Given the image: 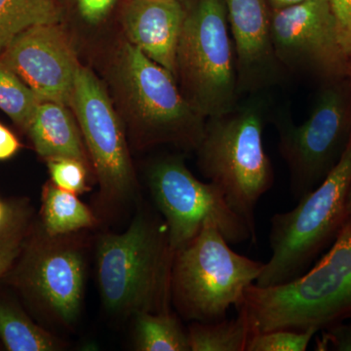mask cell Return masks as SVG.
<instances>
[{"mask_svg": "<svg viewBox=\"0 0 351 351\" xmlns=\"http://www.w3.org/2000/svg\"><path fill=\"white\" fill-rule=\"evenodd\" d=\"M346 80H348V84L351 89V58L348 60V69H346Z\"/></svg>", "mask_w": 351, "mask_h": 351, "instance_id": "33", "label": "cell"}, {"mask_svg": "<svg viewBox=\"0 0 351 351\" xmlns=\"http://www.w3.org/2000/svg\"><path fill=\"white\" fill-rule=\"evenodd\" d=\"M173 253L167 226L138 215L125 232L106 234L97 248L104 304L115 313L169 311Z\"/></svg>", "mask_w": 351, "mask_h": 351, "instance_id": "3", "label": "cell"}, {"mask_svg": "<svg viewBox=\"0 0 351 351\" xmlns=\"http://www.w3.org/2000/svg\"><path fill=\"white\" fill-rule=\"evenodd\" d=\"M71 108L101 191L108 199H124L136 186L125 133L105 87L84 66L78 69Z\"/></svg>", "mask_w": 351, "mask_h": 351, "instance_id": "10", "label": "cell"}, {"mask_svg": "<svg viewBox=\"0 0 351 351\" xmlns=\"http://www.w3.org/2000/svg\"><path fill=\"white\" fill-rule=\"evenodd\" d=\"M304 1H306V0H267L270 10H278V9L295 5V4L302 3Z\"/></svg>", "mask_w": 351, "mask_h": 351, "instance_id": "30", "label": "cell"}, {"mask_svg": "<svg viewBox=\"0 0 351 351\" xmlns=\"http://www.w3.org/2000/svg\"><path fill=\"white\" fill-rule=\"evenodd\" d=\"M265 263L232 250L211 221L184 248L175 252L171 298L184 318L212 322L237 307L245 291L255 284Z\"/></svg>", "mask_w": 351, "mask_h": 351, "instance_id": "6", "label": "cell"}, {"mask_svg": "<svg viewBox=\"0 0 351 351\" xmlns=\"http://www.w3.org/2000/svg\"><path fill=\"white\" fill-rule=\"evenodd\" d=\"M68 108L52 101H41L27 132L36 152L46 160L73 158L87 164L82 132Z\"/></svg>", "mask_w": 351, "mask_h": 351, "instance_id": "16", "label": "cell"}, {"mask_svg": "<svg viewBox=\"0 0 351 351\" xmlns=\"http://www.w3.org/2000/svg\"><path fill=\"white\" fill-rule=\"evenodd\" d=\"M10 219V212L2 201H0V232L6 230L7 223Z\"/></svg>", "mask_w": 351, "mask_h": 351, "instance_id": "31", "label": "cell"}, {"mask_svg": "<svg viewBox=\"0 0 351 351\" xmlns=\"http://www.w3.org/2000/svg\"><path fill=\"white\" fill-rule=\"evenodd\" d=\"M117 0H77L78 11L89 24H99L108 15Z\"/></svg>", "mask_w": 351, "mask_h": 351, "instance_id": "28", "label": "cell"}, {"mask_svg": "<svg viewBox=\"0 0 351 351\" xmlns=\"http://www.w3.org/2000/svg\"><path fill=\"white\" fill-rule=\"evenodd\" d=\"M0 63L19 76L41 101L71 108L80 64L57 24L25 29L0 55Z\"/></svg>", "mask_w": 351, "mask_h": 351, "instance_id": "12", "label": "cell"}, {"mask_svg": "<svg viewBox=\"0 0 351 351\" xmlns=\"http://www.w3.org/2000/svg\"><path fill=\"white\" fill-rule=\"evenodd\" d=\"M326 329L317 341L316 350L351 351V322L337 323Z\"/></svg>", "mask_w": 351, "mask_h": 351, "instance_id": "26", "label": "cell"}, {"mask_svg": "<svg viewBox=\"0 0 351 351\" xmlns=\"http://www.w3.org/2000/svg\"><path fill=\"white\" fill-rule=\"evenodd\" d=\"M152 197L166 219L173 253L191 241L207 221L219 228L230 244L250 240L248 226L226 202L213 182L199 181L180 157L157 159L147 173Z\"/></svg>", "mask_w": 351, "mask_h": 351, "instance_id": "9", "label": "cell"}, {"mask_svg": "<svg viewBox=\"0 0 351 351\" xmlns=\"http://www.w3.org/2000/svg\"><path fill=\"white\" fill-rule=\"evenodd\" d=\"M339 45L348 60L351 58V0H329Z\"/></svg>", "mask_w": 351, "mask_h": 351, "instance_id": "25", "label": "cell"}, {"mask_svg": "<svg viewBox=\"0 0 351 351\" xmlns=\"http://www.w3.org/2000/svg\"><path fill=\"white\" fill-rule=\"evenodd\" d=\"M351 221V186L348 193V203H346V219Z\"/></svg>", "mask_w": 351, "mask_h": 351, "instance_id": "32", "label": "cell"}, {"mask_svg": "<svg viewBox=\"0 0 351 351\" xmlns=\"http://www.w3.org/2000/svg\"><path fill=\"white\" fill-rule=\"evenodd\" d=\"M184 16L176 80L189 103L205 119L240 101L237 60L225 0H181Z\"/></svg>", "mask_w": 351, "mask_h": 351, "instance_id": "4", "label": "cell"}, {"mask_svg": "<svg viewBox=\"0 0 351 351\" xmlns=\"http://www.w3.org/2000/svg\"><path fill=\"white\" fill-rule=\"evenodd\" d=\"M351 186V136L339 162L297 206L270 219L271 257L256 280L258 287L280 285L304 274L346 219Z\"/></svg>", "mask_w": 351, "mask_h": 351, "instance_id": "5", "label": "cell"}, {"mask_svg": "<svg viewBox=\"0 0 351 351\" xmlns=\"http://www.w3.org/2000/svg\"><path fill=\"white\" fill-rule=\"evenodd\" d=\"M233 319L196 322L189 327L191 351H246L251 337L257 332L243 306L237 307Z\"/></svg>", "mask_w": 351, "mask_h": 351, "instance_id": "17", "label": "cell"}, {"mask_svg": "<svg viewBox=\"0 0 351 351\" xmlns=\"http://www.w3.org/2000/svg\"><path fill=\"white\" fill-rule=\"evenodd\" d=\"M114 75L141 145L197 149L207 119L184 98L169 71L127 41L117 55Z\"/></svg>", "mask_w": 351, "mask_h": 351, "instance_id": "7", "label": "cell"}, {"mask_svg": "<svg viewBox=\"0 0 351 351\" xmlns=\"http://www.w3.org/2000/svg\"><path fill=\"white\" fill-rule=\"evenodd\" d=\"M279 154L287 164L295 199L315 189L339 162L351 136V89L346 78L329 80L308 119L295 125L288 110L274 117Z\"/></svg>", "mask_w": 351, "mask_h": 351, "instance_id": "8", "label": "cell"}, {"mask_svg": "<svg viewBox=\"0 0 351 351\" xmlns=\"http://www.w3.org/2000/svg\"><path fill=\"white\" fill-rule=\"evenodd\" d=\"M0 338L10 351H53L59 348L52 335L4 302H0Z\"/></svg>", "mask_w": 351, "mask_h": 351, "instance_id": "21", "label": "cell"}, {"mask_svg": "<svg viewBox=\"0 0 351 351\" xmlns=\"http://www.w3.org/2000/svg\"><path fill=\"white\" fill-rule=\"evenodd\" d=\"M184 16L181 0H130L123 13L129 43L175 77Z\"/></svg>", "mask_w": 351, "mask_h": 351, "instance_id": "15", "label": "cell"}, {"mask_svg": "<svg viewBox=\"0 0 351 351\" xmlns=\"http://www.w3.org/2000/svg\"><path fill=\"white\" fill-rule=\"evenodd\" d=\"M21 149V143L15 134L0 123V161L12 158Z\"/></svg>", "mask_w": 351, "mask_h": 351, "instance_id": "29", "label": "cell"}, {"mask_svg": "<svg viewBox=\"0 0 351 351\" xmlns=\"http://www.w3.org/2000/svg\"><path fill=\"white\" fill-rule=\"evenodd\" d=\"M40 99L11 69L0 63V110L27 131Z\"/></svg>", "mask_w": 351, "mask_h": 351, "instance_id": "22", "label": "cell"}, {"mask_svg": "<svg viewBox=\"0 0 351 351\" xmlns=\"http://www.w3.org/2000/svg\"><path fill=\"white\" fill-rule=\"evenodd\" d=\"M21 237L15 230L0 232V277L10 269L20 253Z\"/></svg>", "mask_w": 351, "mask_h": 351, "instance_id": "27", "label": "cell"}, {"mask_svg": "<svg viewBox=\"0 0 351 351\" xmlns=\"http://www.w3.org/2000/svg\"><path fill=\"white\" fill-rule=\"evenodd\" d=\"M250 95L230 112L207 119L195 151L200 172L221 189L257 242L256 207L274 186V169L263 142L269 104L260 93Z\"/></svg>", "mask_w": 351, "mask_h": 351, "instance_id": "1", "label": "cell"}, {"mask_svg": "<svg viewBox=\"0 0 351 351\" xmlns=\"http://www.w3.org/2000/svg\"><path fill=\"white\" fill-rule=\"evenodd\" d=\"M272 43L286 73L346 78L348 58L339 45L329 0H306L270 10Z\"/></svg>", "mask_w": 351, "mask_h": 351, "instance_id": "11", "label": "cell"}, {"mask_svg": "<svg viewBox=\"0 0 351 351\" xmlns=\"http://www.w3.org/2000/svg\"><path fill=\"white\" fill-rule=\"evenodd\" d=\"M43 221L49 237H60L96 223L89 208L77 195L53 184H45L43 191Z\"/></svg>", "mask_w": 351, "mask_h": 351, "instance_id": "18", "label": "cell"}, {"mask_svg": "<svg viewBox=\"0 0 351 351\" xmlns=\"http://www.w3.org/2000/svg\"><path fill=\"white\" fill-rule=\"evenodd\" d=\"M239 306L246 309L257 332L319 331L350 319L351 221H345L332 248L313 269L280 285L252 284Z\"/></svg>", "mask_w": 351, "mask_h": 351, "instance_id": "2", "label": "cell"}, {"mask_svg": "<svg viewBox=\"0 0 351 351\" xmlns=\"http://www.w3.org/2000/svg\"><path fill=\"white\" fill-rule=\"evenodd\" d=\"M60 19L55 0H0V55L25 29Z\"/></svg>", "mask_w": 351, "mask_h": 351, "instance_id": "19", "label": "cell"}, {"mask_svg": "<svg viewBox=\"0 0 351 351\" xmlns=\"http://www.w3.org/2000/svg\"><path fill=\"white\" fill-rule=\"evenodd\" d=\"M135 346L140 351H191L188 332L169 311L136 314Z\"/></svg>", "mask_w": 351, "mask_h": 351, "instance_id": "20", "label": "cell"}, {"mask_svg": "<svg viewBox=\"0 0 351 351\" xmlns=\"http://www.w3.org/2000/svg\"><path fill=\"white\" fill-rule=\"evenodd\" d=\"M51 182L69 193H82L87 189L86 164L73 158L47 160Z\"/></svg>", "mask_w": 351, "mask_h": 351, "instance_id": "24", "label": "cell"}, {"mask_svg": "<svg viewBox=\"0 0 351 351\" xmlns=\"http://www.w3.org/2000/svg\"><path fill=\"white\" fill-rule=\"evenodd\" d=\"M317 332L314 328L257 332L251 337L246 351H304Z\"/></svg>", "mask_w": 351, "mask_h": 351, "instance_id": "23", "label": "cell"}, {"mask_svg": "<svg viewBox=\"0 0 351 351\" xmlns=\"http://www.w3.org/2000/svg\"><path fill=\"white\" fill-rule=\"evenodd\" d=\"M237 60L239 91L260 93L279 84L286 71L277 59L267 0H225Z\"/></svg>", "mask_w": 351, "mask_h": 351, "instance_id": "13", "label": "cell"}, {"mask_svg": "<svg viewBox=\"0 0 351 351\" xmlns=\"http://www.w3.org/2000/svg\"><path fill=\"white\" fill-rule=\"evenodd\" d=\"M84 258L75 246L62 242L39 245L27 260V287L53 317L64 323L76 319L85 287Z\"/></svg>", "mask_w": 351, "mask_h": 351, "instance_id": "14", "label": "cell"}]
</instances>
